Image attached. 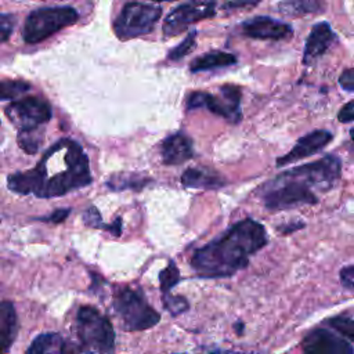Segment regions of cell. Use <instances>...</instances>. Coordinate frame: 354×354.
I'll use <instances>...</instances> for the list:
<instances>
[{"label": "cell", "instance_id": "cell-22", "mask_svg": "<svg viewBox=\"0 0 354 354\" xmlns=\"http://www.w3.org/2000/svg\"><path fill=\"white\" fill-rule=\"evenodd\" d=\"M83 221H84L86 225L91 227V228H105V230L111 231L115 235H119L122 232L120 218H118L113 225H105V224H102L101 214H100V212L97 210L95 206H90L88 209H86V212L83 213Z\"/></svg>", "mask_w": 354, "mask_h": 354}, {"label": "cell", "instance_id": "cell-8", "mask_svg": "<svg viewBox=\"0 0 354 354\" xmlns=\"http://www.w3.org/2000/svg\"><path fill=\"white\" fill-rule=\"evenodd\" d=\"M241 88L232 84H224L220 87V94H212L207 91H192L187 97V109L206 108L214 115H218L232 123L241 120Z\"/></svg>", "mask_w": 354, "mask_h": 354}, {"label": "cell", "instance_id": "cell-36", "mask_svg": "<svg viewBox=\"0 0 354 354\" xmlns=\"http://www.w3.org/2000/svg\"><path fill=\"white\" fill-rule=\"evenodd\" d=\"M152 1H158V3H160V1H174V0H152Z\"/></svg>", "mask_w": 354, "mask_h": 354}, {"label": "cell", "instance_id": "cell-32", "mask_svg": "<svg viewBox=\"0 0 354 354\" xmlns=\"http://www.w3.org/2000/svg\"><path fill=\"white\" fill-rule=\"evenodd\" d=\"M71 209H57L51 214L40 217V221H47V223H62L68 216H69Z\"/></svg>", "mask_w": 354, "mask_h": 354}, {"label": "cell", "instance_id": "cell-18", "mask_svg": "<svg viewBox=\"0 0 354 354\" xmlns=\"http://www.w3.org/2000/svg\"><path fill=\"white\" fill-rule=\"evenodd\" d=\"M234 64H236V57L234 54L214 50V51L205 53L203 55L195 58L191 62L189 69H191V72H203V71L225 68V66H230Z\"/></svg>", "mask_w": 354, "mask_h": 354}, {"label": "cell", "instance_id": "cell-20", "mask_svg": "<svg viewBox=\"0 0 354 354\" xmlns=\"http://www.w3.org/2000/svg\"><path fill=\"white\" fill-rule=\"evenodd\" d=\"M324 10V0H285L278 4V11L288 17L317 14Z\"/></svg>", "mask_w": 354, "mask_h": 354}, {"label": "cell", "instance_id": "cell-11", "mask_svg": "<svg viewBox=\"0 0 354 354\" xmlns=\"http://www.w3.org/2000/svg\"><path fill=\"white\" fill-rule=\"evenodd\" d=\"M306 354H353L351 342L328 329H314L301 342Z\"/></svg>", "mask_w": 354, "mask_h": 354}, {"label": "cell", "instance_id": "cell-27", "mask_svg": "<svg viewBox=\"0 0 354 354\" xmlns=\"http://www.w3.org/2000/svg\"><path fill=\"white\" fill-rule=\"evenodd\" d=\"M180 281V271L177 266L170 261L169 266L160 271L159 274V282H160V290L162 293L170 292V289Z\"/></svg>", "mask_w": 354, "mask_h": 354}, {"label": "cell", "instance_id": "cell-16", "mask_svg": "<svg viewBox=\"0 0 354 354\" xmlns=\"http://www.w3.org/2000/svg\"><path fill=\"white\" fill-rule=\"evenodd\" d=\"M18 332L15 307L11 301H0V354L10 351Z\"/></svg>", "mask_w": 354, "mask_h": 354}, {"label": "cell", "instance_id": "cell-26", "mask_svg": "<svg viewBox=\"0 0 354 354\" xmlns=\"http://www.w3.org/2000/svg\"><path fill=\"white\" fill-rule=\"evenodd\" d=\"M196 30H192L188 33V36L176 47H173L169 54L167 58L170 61H180L181 58H184L185 55H188L196 46Z\"/></svg>", "mask_w": 354, "mask_h": 354}, {"label": "cell", "instance_id": "cell-12", "mask_svg": "<svg viewBox=\"0 0 354 354\" xmlns=\"http://www.w3.org/2000/svg\"><path fill=\"white\" fill-rule=\"evenodd\" d=\"M242 33L257 40H282L292 36V26L271 17L259 15L245 21L241 25Z\"/></svg>", "mask_w": 354, "mask_h": 354}, {"label": "cell", "instance_id": "cell-1", "mask_svg": "<svg viewBox=\"0 0 354 354\" xmlns=\"http://www.w3.org/2000/svg\"><path fill=\"white\" fill-rule=\"evenodd\" d=\"M91 181L90 162L80 144L62 138L46 151L36 167L10 174L7 185L15 194L54 198L83 188Z\"/></svg>", "mask_w": 354, "mask_h": 354}, {"label": "cell", "instance_id": "cell-33", "mask_svg": "<svg viewBox=\"0 0 354 354\" xmlns=\"http://www.w3.org/2000/svg\"><path fill=\"white\" fill-rule=\"evenodd\" d=\"M337 119L342 123H351L354 120V109H353V101H348L346 105H343L337 113Z\"/></svg>", "mask_w": 354, "mask_h": 354}, {"label": "cell", "instance_id": "cell-21", "mask_svg": "<svg viewBox=\"0 0 354 354\" xmlns=\"http://www.w3.org/2000/svg\"><path fill=\"white\" fill-rule=\"evenodd\" d=\"M43 140V133L39 130V127L33 129H24L19 130L18 134V144L26 153H36Z\"/></svg>", "mask_w": 354, "mask_h": 354}, {"label": "cell", "instance_id": "cell-24", "mask_svg": "<svg viewBox=\"0 0 354 354\" xmlns=\"http://www.w3.org/2000/svg\"><path fill=\"white\" fill-rule=\"evenodd\" d=\"M106 185L109 187V189L122 191V189H129V188L144 187L145 180L142 177H137L134 174H120V176H112L106 181Z\"/></svg>", "mask_w": 354, "mask_h": 354}, {"label": "cell", "instance_id": "cell-28", "mask_svg": "<svg viewBox=\"0 0 354 354\" xmlns=\"http://www.w3.org/2000/svg\"><path fill=\"white\" fill-rule=\"evenodd\" d=\"M163 306L171 315H178L188 310V301L184 296H173L169 292L163 293Z\"/></svg>", "mask_w": 354, "mask_h": 354}, {"label": "cell", "instance_id": "cell-3", "mask_svg": "<svg viewBox=\"0 0 354 354\" xmlns=\"http://www.w3.org/2000/svg\"><path fill=\"white\" fill-rule=\"evenodd\" d=\"M342 160L336 155L289 169L261 185L260 199L268 210H285L318 203L315 191H329L340 178Z\"/></svg>", "mask_w": 354, "mask_h": 354}, {"label": "cell", "instance_id": "cell-9", "mask_svg": "<svg viewBox=\"0 0 354 354\" xmlns=\"http://www.w3.org/2000/svg\"><path fill=\"white\" fill-rule=\"evenodd\" d=\"M216 15L214 0H188L176 7L163 22V35L166 37L184 32L189 25Z\"/></svg>", "mask_w": 354, "mask_h": 354}, {"label": "cell", "instance_id": "cell-15", "mask_svg": "<svg viewBox=\"0 0 354 354\" xmlns=\"http://www.w3.org/2000/svg\"><path fill=\"white\" fill-rule=\"evenodd\" d=\"M160 155L162 162L167 166L181 165L187 162L194 155V145L191 137H188L183 131L170 134L162 141Z\"/></svg>", "mask_w": 354, "mask_h": 354}, {"label": "cell", "instance_id": "cell-7", "mask_svg": "<svg viewBox=\"0 0 354 354\" xmlns=\"http://www.w3.org/2000/svg\"><path fill=\"white\" fill-rule=\"evenodd\" d=\"M162 17V8L140 1L127 3L113 21V32L120 40L134 39L152 32Z\"/></svg>", "mask_w": 354, "mask_h": 354}, {"label": "cell", "instance_id": "cell-35", "mask_svg": "<svg viewBox=\"0 0 354 354\" xmlns=\"http://www.w3.org/2000/svg\"><path fill=\"white\" fill-rule=\"evenodd\" d=\"M235 328H236V330H238L236 333H238V335H241V333H242V329H243L245 326H243V324H242V322H238V324L235 325Z\"/></svg>", "mask_w": 354, "mask_h": 354}, {"label": "cell", "instance_id": "cell-30", "mask_svg": "<svg viewBox=\"0 0 354 354\" xmlns=\"http://www.w3.org/2000/svg\"><path fill=\"white\" fill-rule=\"evenodd\" d=\"M353 281H354V266L348 264L340 270V283L348 292L353 290Z\"/></svg>", "mask_w": 354, "mask_h": 354}, {"label": "cell", "instance_id": "cell-2", "mask_svg": "<svg viewBox=\"0 0 354 354\" xmlns=\"http://www.w3.org/2000/svg\"><path fill=\"white\" fill-rule=\"evenodd\" d=\"M267 242L264 225L253 218H243L220 238L196 249L191 257V267L202 278H228L245 268L250 256Z\"/></svg>", "mask_w": 354, "mask_h": 354}, {"label": "cell", "instance_id": "cell-29", "mask_svg": "<svg viewBox=\"0 0 354 354\" xmlns=\"http://www.w3.org/2000/svg\"><path fill=\"white\" fill-rule=\"evenodd\" d=\"M15 26V17L11 14H0V43L8 40Z\"/></svg>", "mask_w": 354, "mask_h": 354}, {"label": "cell", "instance_id": "cell-17", "mask_svg": "<svg viewBox=\"0 0 354 354\" xmlns=\"http://www.w3.org/2000/svg\"><path fill=\"white\" fill-rule=\"evenodd\" d=\"M181 184L185 188H221L227 184L223 176L213 171L189 167L181 174Z\"/></svg>", "mask_w": 354, "mask_h": 354}, {"label": "cell", "instance_id": "cell-13", "mask_svg": "<svg viewBox=\"0 0 354 354\" xmlns=\"http://www.w3.org/2000/svg\"><path fill=\"white\" fill-rule=\"evenodd\" d=\"M332 138L333 136L329 130H314L311 133H307L306 136H303L296 141L295 147L288 153L278 158L275 160V165L286 166L300 159H304L310 155H314L319 152L322 148H325Z\"/></svg>", "mask_w": 354, "mask_h": 354}, {"label": "cell", "instance_id": "cell-10", "mask_svg": "<svg viewBox=\"0 0 354 354\" xmlns=\"http://www.w3.org/2000/svg\"><path fill=\"white\" fill-rule=\"evenodd\" d=\"M8 119L19 129H33L48 122L53 116L50 104L39 97H25L6 108Z\"/></svg>", "mask_w": 354, "mask_h": 354}, {"label": "cell", "instance_id": "cell-19", "mask_svg": "<svg viewBox=\"0 0 354 354\" xmlns=\"http://www.w3.org/2000/svg\"><path fill=\"white\" fill-rule=\"evenodd\" d=\"M72 348L65 343L61 335L58 333H41L39 335L32 344L28 347V354H46V353H69Z\"/></svg>", "mask_w": 354, "mask_h": 354}, {"label": "cell", "instance_id": "cell-31", "mask_svg": "<svg viewBox=\"0 0 354 354\" xmlns=\"http://www.w3.org/2000/svg\"><path fill=\"white\" fill-rule=\"evenodd\" d=\"M339 84L348 93L354 91V69L347 68L339 77Z\"/></svg>", "mask_w": 354, "mask_h": 354}, {"label": "cell", "instance_id": "cell-5", "mask_svg": "<svg viewBox=\"0 0 354 354\" xmlns=\"http://www.w3.org/2000/svg\"><path fill=\"white\" fill-rule=\"evenodd\" d=\"M112 306L120 321V326L127 332L149 329L160 319V314L148 304L140 289H119L113 297Z\"/></svg>", "mask_w": 354, "mask_h": 354}, {"label": "cell", "instance_id": "cell-25", "mask_svg": "<svg viewBox=\"0 0 354 354\" xmlns=\"http://www.w3.org/2000/svg\"><path fill=\"white\" fill-rule=\"evenodd\" d=\"M326 324L337 330L340 335L346 336L348 342L354 340V318L351 314H340L326 321Z\"/></svg>", "mask_w": 354, "mask_h": 354}, {"label": "cell", "instance_id": "cell-4", "mask_svg": "<svg viewBox=\"0 0 354 354\" xmlns=\"http://www.w3.org/2000/svg\"><path fill=\"white\" fill-rule=\"evenodd\" d=\"M75 330L79 339V351L113 353L115 332L108 317L93 306H82L77 310Z\"/></svg>", "mask_w": 354, "mask_h": 354}, {"label": "cell", "instance_id": "cell-6", "mask_svg": "<svg viewBox=\"0 0 354 354\" xmlns=\"http://www.w3.org/2000/svg\"><path fill=\"white\" fill-rule=\"evenodd\" d=\"M77 19V11L68 6L37 8L25 21L22 30L24 40L29 44L43 41L62 28L73 25Z\"/></svg>", "mask_w": 354, "mask_h": 354}, {"label": "cell", "instance_id": "cell-14", "mask_svg": "<svg viewBox=\"0 0 354 354\" xmlns=\"http://www.w3.org/2000/svg\"><path fill=\"white\" fill-rule=\"evenodd\" d=\"M335 39H336V35L328 22L315 24L306 40L303 64L304 65L314 64L318 58H321L328 51V48L335 41Z\"/></svg>", "mask_w": 354, "mask_h": 354}, {"label": "cell", "instance_id": "cell-34", "mask_svg": "<svg viewBox=\"0 0 354 354\" xmlns=\"http://www.w3.org/2000/svg\"><path fill=\"white\" fill-rule=\"evenodd\" d=\"M260 0H236V1H227L223 8H236V7H243L245 4H257Z\"/></svg>", "mask_w": 354, "mask_h": 354}, {"label": "cell", "instance_id": "cell-23", "mask_svg": "<svg viewBox=\"0 0 354 354\" xmlns=\"http://www.w3.org/2000/svg\"><path fill=\"white\" fill-rule=\"evenodd\" d=\"M30 84L24 80H3L0 82V101L17 100L19 95L28 93Z\"/></svg>", "mask_w": 354, "mask_h": 354}]
</instances>
